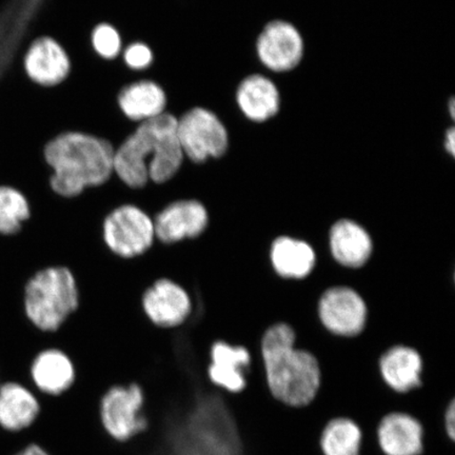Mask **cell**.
Returning <instances> with one entry per match:
<instances>
[{"label":"cell","instance_id":"obj_1","mask_svg":"<svg viewBox=\"0 0 455 455\" xmlns=\"http://www.w3.org/2000/svg\"><path fill=\"white\" fill-rule=\"evenodd\" d=\"M178 138V118L163 113L142 122L135 132L114 152L113 171L131 189L138 190L152 180L167 183L184 162Z\"/></svg>","mask_w":455,"mask_h":455},{"label":"cell","instance_id":"obj_2","mask_svg":"<svg viewBox=\"0 0 455 455\" xmlns=\"http://www.w3.org/2000/svg\"><path fill=\"white\" fill-rule=\"evenodd\" d=\"M295 333L287 323L270 327L261 341L265 382L275 401L292 408L308 406L323 384L317 358L295 348Z\"/></svg>","mask_w":455,"mask_h":455},{"label":"cell","instance_id":"obj_3","mask_svg":"<svg viewBox=\"0 0 455 455\" xmlns=\"http://www.w3.org/2000/svg\"><path fill=\"white\" fill-rule=\"evenodd\" d=\"M113 147L95 136L70 132L57 136L44 148V159L53 170L50 186L64 198H76L107 183L114 173Z\"/></svg>","mask_w":455,"mask_h":455},{"label":"cell","instance_id":"obj_4","mask_svg":"<svg viewBox=\"0 0 455 455\" xmlns=\"http://www.w3.org/2000/svg\"><path fill=\"white\" fill-rule=\"evenodd\" d=\"M24 305L34 327L43 332L59 331L81 306L76 275L62 265L37 271L26 284Z\"/></svg>","mask_w":455,"mask_h":455},{"label":"cell","instance_id":"obj_5","mask_svg":"<svg viewBox=\"0 0 455 455\" xmlns=\"http://www.w3.org/2000/svg\"><path fill=\"white\" fill-rule=\"evenodd\" d=\"M101 237L106 248L116 258L135 259L149 252L155 244V221L144 209L124 204L105 216Z\"/></svg>","mask_w":455,"mask_h":455},{"label":"cell","instance_id":"obj_6","mask_svg":"<svg viewBox=\"0 0 455 455\" xmlns=\"http://www.w3.org/2000/svg\"><path fill=\"white\" fill-rule=\"evenodd\" d=\"M145 391L140 384L113 385L100 401L102 428L112 440L126 443L148 429Z\"/></svg>","mask_w":455,"mask_h":455},{"label":"cell","instance_id":"obj_7","mask_svg":"<svg viewBox=\"0 0 455 455\" xmlns=\"http://www.w3.org/2000/svg\"><path fill=\"white\" fill-rule=\"evenodd\" d=\"M178 138L184 156L195 163L223 156L229 136L220 119L212 111L196 108L178 119Z\"/></svg>","mask_w":455,"mask_h":455},{"label":"cell","instance_id":"obj_8","mask_svg":"<svg viewBox=\"0 0 455 455\" xmlns=\"http://www.w3.org/2000/svg\"><path fill=\"white\" fill-rule=\"evenodd\" d=\"M148 321L161 329H175L189 320L193 301L186 288L168 277L158 278L141 295Z\"/></svg>","mask_w":455,"mask_h":455},{"label":"cell","instance_id":"obj_9","mask_svg":"<svg viewBox=\"0 0 455 455\" xmlns=\"http://www.w3.org/2000/svg\"><path fill=\"white\" fill-rule=\"evenodd\" d=\"M209 212L197 199H180L158 212L155 221L156 241L176 244L202 236L209 226Z\"/></svg>","mask_w":455,"mask_h":455},{"label":"cell","instance_id":"obj_10","mask_svg":"<svg viewBox=\"0 0 455 455\" xmlns=\"http://www.w3.org/2000/svg\"><path fill=\"white\" fill-rule=\"evenodd\" d=\"M261 64L273 72L295 69L303 60L305 44L298 28L286 20L269 22L256 42Z\"/></svg>","mask_w":455,"mask_h":455},{"label":"cell","instance_id":"obj_11","mask_svg":"<svg viewBox=\"0 0 455 455\" xmlns=\"http://www.w3.org/2000/svg\"><path fill=\"white\" fill-rule=\"evenodd\" d=\"M318 312L323 326L341 337H355L365 326V301L350 288L335 287L327 290L320 300Z\"/></svg>","mask_w":455,"mask_h":455},{"label":"cell","instance_id":"obj_12","mask_svg":"<svg viewBox=\"0 0 455 455\" xmlns=\"http://www.w3.org/2000/svg\"><path fill=\"white\" fill-rule=\"evenodd\" d=\"M375 436L384 455H422L425 451L424 425L407 411L384 414L379 420Z\"/></svg>","mask_w":455,"mask_h":455},{"label":"cell","instance_id":"obj_13","mask_svg":"<svg viewBox=\"0 0 455 455\" xmlns=\"http://www.w3.org/2000/svg\"><path fill=\"white\" fill-rule=\"evenodd\" d=\"M251 363L250 352L243 346L216 341L210 349L206 370L208 379L216 388L229 395H240L247 389L248 380L243 370Z\"/></svg>","mask_w":455,"mask_h":455},{"label":"cell","instance_id":"obj_14","mask_svg":"<svg viewBox=\"0 0 455 455\" xmlns=\"http://www.w3.org/2000/svg\"><path fill=\"white\" fill-rule=\"evenodd\" d=\"M30 374L42 394L56 397L66 394L76 383V367L64 350L48 348L34 358Z\"/></svg>","mask_w":455,"mask_h":455},{"label":"cell","instance_id":"obj_15","mask_svg":"<svg viewBox=\"0 0 455 455\" xmlns=\"http://www.w3.org/2000/svg\"><path fill=\"white\" fill-rule=\"evenodd\" d=\"M24 66L27 76L41 85L59 84L70 71V60L61 45L51 37L36 39L28 49Z\"/></svg>","mask_w":455,"mask_h":455},{"label":"cell","instance_id":"obj_16","mask_svg":"<svg viewBox=\"0 0 455 455\" xmlns=\"http://www.w3.org/2000/svg\"><path fill=\"white\" fill-rule=\"evenodd\" d=\"M379 373L385 385L395 394H411L423 386L422 357L411 347H394L380 357Z\"/></svg>","mask_w":455,"mask_h":455},{"label":"cell","instance_id":"obj_17","mask_svg":"<svg viewBox=\"0 0 455 455\" xmlns=\"http://www.w3.org/2000/svg\"><path fill=\"white\" fill-rule=\"evenodd\" d=\"M236 100L243 116L255 123L269 121L281 108V94L275 84L259 74L243 79Z\"/></svg>","mask_w":455,"mask_h":455},{"label":"cell","instance_id":"obj_18","mask_svg":"<svg viewBox=\"0 0 455 455\" xmlns=\"http://www.w3.org/2000/svg\"><path fill=\"white\" fill-rule=\"evenodd\" d=\"M42 411L41 403L33 392L19 383L0 386V426L20 432L36 422Z\"/></svg>","mask_w":455,"mask_h":455},{"label":"cell","instance_id":"obj_19","mask_svg":"<svg viewBox=\"0 0 455 455\" xmlns=\"http://www.w3.org/2000/svg\"><path fill=\"white\" fill-rule=\"evenodd\" d=\"M330 247L339 264L358 268L371 255L372 241L363 227L355 221L341 220L330 231Z\"/></svg>","mask_w":455,"mask_h":455},{"label":"cell","instance_id":"obj_20","mask_svg":"<svg viewBox=\"0 0 455 455\" xmlns=\"http://www.w3.org/2000/svg\"><path fill=\"white\" fill-rule=\"evenodd\" d=\"M363 434L354 419L339 415L323 426L318 446L322 455H362Z\"/></svg>","mask_w":455,"mask_h":455},{"label":"cell","instance_id":"obj_21","mask_svg":"<svg viewBox=\"0 0 455 455\" xmlns=\"http://www.w3.org/2000/svg\"><path fill=\"white\" fill-rule=\"evenodd\" d=\"M118 101L126 116L133 121L146 122L162 116L167 100L158 84L145 81L124 88Z\"/></svg>","mask_w":455,"mask_h":455},{"label":"cell","instance_id":"obj_22","mask_svg":"<svg viewBox=\"0 0 455 455\" xmlns=\"http://www.w3.org/2000/svg\"><path fill=\"white\" fill-rule=\"evenodd\" d=\"M271 261L281 276L304 278L315 267V253L308 243L283 236L272 244Z\"/></svg>","mask_w":455,"mask_h":455},{"label":"cell","instance_id":"obj_23","mask_svg":"<svg viewBox=\"0 0 455 455\" xmlns=\"http://www.w3.org/2000/svg\"><path fill=\"white\" fill-rule=\"evenodd\" d=\"M30 216V204L24 193L14 187L0 186V235H16Z\"/></svg>","mask_w":455,"mask_h":455},{"label":"cell","instance_id":"obj_24","mask_svg":"<svg viewBox=\"0 0 455 455\" xmlns=\"http://www.w3.org/2000/svg\"><path fill=\"white\" fill-rule=\"evenodd\" d=\"M93 45L96 52L104 59H116L121 52V36L116 28L110 25H100L93 32Z\"/></svg>","mask_w":455,"mask_h":455},{"label":"cell","instance_id":"obj_25","mask_svg":"<svg viewBox=\"0 0 455 455\" xmlns=\"http://www.w3.org/2000/svg\"><path fill=\"white\" fill-rule=\"evenodd\" d=\"M152 59V51L145 44H131L124 51V61L132 69H145V68L151 65Z\"/></svg>","mask_w":455,"mask_h":455},{"label":"cell","instance_id":"obj_26","mask_svg":"<svg viewBox=\"0 0 455 455\" xmlns=\"http://www.w3.org/2000/svg\"><path fill=\"white\" fill-rule=\"evenodd\" d=\"M443 428L449 440L455 443V398L452 397L443 412Z\"/></svg>","mask_w":455,"mask_h":455},{"label":"cell","instance_id":"obj_27","mask_svg":"<svg viewBox=\"0 0 455 455\" xmlns=\"http://www.w3.org/2000/svg\"><path fill=\"white\" fill-rule=\"evenodd\" d=\"M15 455H50L44 448L38 445L36 443H28L24 449H21L20 452Z\"/></svg>","mask_w":455,"mask_h":455},{"label":"cell","instance_id":"obj_28","mask_svg":"<svg viewBox=\"0 0 455 455\" xmlns=\"http://www.w3.org/2000/svg\"><path fill=\"white\" fill-rule=\"evenodd\" d=\"M443 144H445L446 151L449 153V155L454 156V152H455V132H454V129L453 128L449 129L447 131L446 138H445V142H443Z\"/></svg>","mask_w":455,"mask_h":455}]
</instances>
